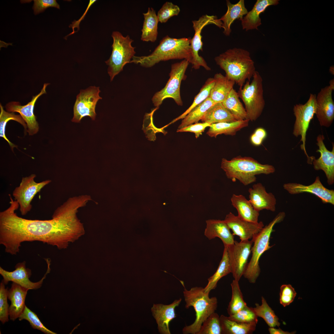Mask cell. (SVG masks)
<instances>
[{"label":"cell","mask_w":334,"mask_h":334,"mask_svg":"<svg viewBox=\"0 0 334 334\" xmlns=\"http://www.w3.org/2000/svg\"><path fill=\"white\" fill-rule=\"evenodd\" d=\"M9 195L10 206L0 212V244L6 252L16 255L23 242L34 241L65 249L84 234L76 215L88 202L84 196L70 198L55 210L51 219L42 220L18 216L15 211L19 205Z\"/></svg>","instance_id":"1"},{"label":"cell","mask_w":334,"mask_h":334,"mask_svg":"<svg viewBox=\"0 0 334 334\" xmlns=\"http://www.w3.org/2000/svg\"><path fill=\"white\" fill-rule=\"evenodd\" d=\"M191 38H175L166 36L150 55L134 56L130 63L150 67L162 61L170 59L186 60L191 63L192 56L190 46Z\"/></svg>","instance_id":"2"},{"label":"cell","mask_w":334,"mask_h":334,"mask_svg":"<svg viewBox=\"0 0 334 334\" xmlns=\"http://www.w3.org/2000/svg\"><path fill=\"white\" fill-rule=\"evenodd\" d=\"M216 64L225 76L240 87L250 81L255 71L254 62L249 52L240 48L230 49L215 58Z\"/></svg>","instance_id":"3"},{"label":"cell","mask_w":334,"mask_h":334,"mask_svg":"<svg viewBox=\"0 0 334 334\" xmlns=\"http://www.w3.org/2000/svg\"><path fill=\"white\" fill-rule=\"evenodd\" d=\"M221 168L228 178L233 182L238 180L246 186L256 182V175L269 174L275 171L272 165L262 164L251 157L240 156L230 160L222 158Z\"/></svg>","instance_id":"4"},{"label":"cell","mask_w":334,"mask_h":334,"mask_svg":"<svg viewBox=\"0 0 334 334\" xmlns=\"http://www.w3.org/2000/svg\"><path fill=\"white\" fill-rule=\"evenodd\" d=\"M183 294L186 302L185 308H194L196 318L191 324L186 326L182 329L184 334H197L203 322L217 307L218 301L216 297L209 298L208 293H205L203 288L196 286L187 290L184 286Z\"/></svg>","instance_id":"5"},{"label":"cell","mask_w":334,"mask_h":334,"mask_svg":"<svg viewBox=\"0 0 334 334\" xmlns=\"http://www.w3.org/2000/svg\"><path fill=\"white\" fill-rule=\"evenodd\" d=\"M285 216L284 212H279L268 225L251 239L253 246L251 247L252 255L243 276L251 283H255L260 273L259 259L262 254L272 246L269 245L272 233L275 225L283 221Z\"/></svg>","instance_id":"6"},{"label":"cell","mask_w":334,"mask_h":334,"mask_svg":"<svg viewBox=\"0 0 334 334\" xmlns=\"http://www.w3.org/2000/svg\"><path fill=\"white\" fill-rule=\"evenodd\" d=\"M252 78L251 82L247 80L242 87H240L237 93L244 104L247 119L254 121L262 114L265 102L262 77L255 71Z\"/></svg>","instance_id":"7"},{"label":"cell","mask_w":334,"mask_h":334,"mask_svg":"<svg viewBox=\"0 0 334 334\" xmlns=\"http://www.w3.org/2000/svg\"><path fill=\"white\" fill-rule=\"evenodd\" d=\"M111 36L113 40L112 52L109 58L105 61L108 66V73L111 81L123 70L126 64L130 63L136 53L135 48L131 45L133 40L129 35L124 36L119 32L115 31Z\"/></svg>","instance_id":"8"},{"label":"cell","mask_w":334,"mask_h":334,"mask_svg":"<svg viewBox=\"0 0 334 334\" xmlns=\"http://www.w3.org/2000/svg\"><path fill=\"white\" fill-rule=\"evenodd\" d=\"M186 60L172 65L169 78L165 87L153 96L152 101L154 105L159 107L163 101L168 98L173 99L178 105H183L180 88L182 81L189 64Z\"/></svg>","instance_id":"9"},{"label":"cell","mask_w":334,"mask_h":334,"mask_svg":"<svg viewBox=\"0 0 334 334\" xmlns=\"http://www.w3.org/2000/svg\"><path fill=\"white\" fill-rule=\"evenodd\" d=\"M316 95L310 94L309 98L304 104H297L293 106V110L295 118L293 134L296 137H301L302 142L301 148L307 156V163L312 164L314 156H309L306 149V136L311 120L315 113L316 105Z\"/></svg>","instance_id":"10"},{"label":"cell","mask_w":334,"mask_h":334,"mask_svg":"<svg viewBox=\"0 0 334 334\" xmlns=\"http://www.w3.org/2000/svg\"><path fill=\"white\" fill-rule=\"evenodd\" d=\"M192 22L195 34L191 38L190 42L192 56L191 63L193 68L195 69H199L200 66H202L206 70L210 71L211 68L208 65L204 58L199 54V51L203 50L202 31L205 26L209 24H214L220 28H222V23L216 16L207 15H202L198 20L192 21Z\"/></svg>","instance_id":"11"},{"label":"cell","mask_w":334,"mask_h":334,"mask_svg":"<svg viewBox=\"0 0 334 334\" xmlns=\"http://www.w3.org/2000/svg\"><path fill=\"white\" fill-rule=\"evenodd\" d=\"M36 177L35 174H32L23 177L19 186L13 192L12 195L19 205V211L22 215H26L31 210V203L35 196L51 182L50 180H46L37 182L34 180Z\"/></svg>","instance_id":"12"},{"label":"cell","mask_w":334,"mask_h":334,"mask_svg":"<svg viewBox=\"0 0 334 334\" xmlns=\"http://www.w3.org/2000/svg\"><path fill=\"white\" fill-rule=\"evenodd\" d=\"M100 92L99 87L95 86L80 91L74 106L72 122H79L85 116L89 117L92 120L95 119L96 105L99 100L102 99L99 95Z\"/></svg>","instance_id":"13"},{"label":"cell","mask_w":334,"mask_h":334,"mask_svg":"<svg viewBox=\"0 0 334 334\" xmlns=\"http://www.w3.org/2000/svg\"><path fill=\"white\" fill-rule=\"evenodd\" d=\"M253 243L252 240L240 242L235 241L233 244L227 247L231 273L234 279L238 281L243 276L248 263Z\"/></svg>","instance_id":"14"},{"label":"cell","mask_w":334,"mask_h":334,"mask_svg":"<svg viewBox=\"0 0 334 334\" xmlns=\"http://www.w3.org/2000/svg\"><path fill=\"white\" fill-rule=\"evenodd\" d=\"M45 259L47 264V270L43 277L39 281L34 282L29 280V278L32 274L31 271L26 268V262L24 261L17 263L15 266V269L11 272L5 270L0 267V274L3 278L2 282L6 285L9 282L12 281L29 289H39L41 287L46 275L50 271L51 260L49 258Z\"/></svg>","instance_id":"15"},{"label":"cell","mask_w":334,"mask_h":334,"mask_svg":"<svg viewBox=\"0 0 334 334\" xmlns=\"http://www.w3.org/2000/svg\"><path fill=\"white\" fill-rule=\"evenodd\" d=\"M334 90V79L329 85L322 88L316 96V108L315 114L321 126L329 127L334 119V102L332 92Z\"/></svg>","instance_id":"16"},{"label":"cell","mask_w":334,"mask_h":334,"mask_svg":"<svg viewBox=\"0 0 334 334\" xmlns=\"http://www.w3.org/2000/svg\"><path fill=\"white\" fill-rule=\"evenodd\" d=\"M49 84V83H45L39 93L33 96L31 101L26 105H22L18 102L11 101L8 103L5 106L8 112H16L20 114L26 123L28 127L27 131L30 135L36 134L39 130V125L34 113V107L38 98L42 95L46 93V88Z\"/></svg>","instance_id":"17"},{"label":"cell","mask_w":334,"mask_h":334,"mask_svg":"<svg viewBox=\"0 0 334 334\" xmlns=\"http://www.w3.org/2000/svg\"><path fill=\"white\" fill-rule=\"evenodd\" d=\"M283 187L290 194L310 193L318 197L323 203L334 205V190H329L324 187L318 176L316 177L313 183L309 185L295 182L287 183L284 184Z\"/></svg>","instance_id":"18"},{"label":"cell","mask_w":334,"mask_h":334,"mask_svg":"<svg viewBox=\"0 0 334 334\" xmlns=\"http://www.w3.org/2000/svg\"><path fill=\"white\" fill-rule=\"evenodd\" d=\"M324 139L323 135H319L317 137L316 144L319 148L316 152H319L320 155L317 159L313 158L312 164L315 170L323 171L328 183L332 185L334 183V145L332 143V150H328L324 144Z\"/></svg>","instance_id":"19"},{"label":"cell","mask_w":334,"mask_h":334,"mask_svg":"<svg viewBox=\"0 0 334 334\" xmlns=\"http://www.w3.org/2000/svg\"><path fill=\"white\" fill-rule=\"evenodd\" d=\"M224 220L232 231L233 234L239 237L241 241L252 239L264 227L262 221L257 223L248 222L231 212L226 216Z\"/></svg>","instance_id":"20"},{"label":"cell","mask_w":334,"mask_h":334,"mask_svg":"<svg viewBox=\"0 0 334 334\" xmlns=\"http://www.w3.org/2000/svg\"><path fill=\"white\" fill-rule=\"evenodd\" d=\"M182 300L181 298L175 300L171 304L165 305L154 304L151 310L158 325L159 332L161 334H171L169 329L170 322L176 317L175 309Z\"/></svg>","instance_id":"21"},{"label":"cell","mask_w":334,"mask_h":334,"mask_svg":"<svg viewBox=\"0 0 334 334\" xmlns=\"http://www.w3.org/2000/svg\"><path fill=\"white\" fill-rule=\"evenodd\" d=\"M248 191L249 193V200L255 210L259 212L263 209L275 211L276 198L272 193L267 192L261 183L254 184Z\"/></svg>","instance_id":"22"},{"label":"cell","mask_w":334,"mask_h":334,"mask_svg":"<svg viewBox=\"0 0 334 334\" xmlns=\"http://www.w3.org/2000/svg\"><path fill=\"white\" fill-rule=\"evenodd\" d=\"M206 222L204 234L209 240L218 237L221 240L224 246L227 247L234 243V235L224 220L209 219Z\"/></svg>","instance_id":"23"},{"label":"cell","mask_w":334,"mask_h":334,"mask_svg":"<svg viewBox=\"0 0 334 334\" xmlns=\"http://www.w3.org/2000/svg\"><path fill=\"white\" fill-rule=\"evenodd\" d=\"M29 289L13 282L8 290V298L11 302L9 308L11 320L14 321L22 314L25 305V301Z\"/></svg>","instance_id":"24"},{"label":"cell","mask_w":334,"mask_h":334,"mask_svg":"<svg viewBox=\"0 0 334 334\" xmlns=\"http://www.w3.org/2000/svg\"><path fill=\"white\" fill-rule=\"evenodd\" d=\"M278 0H257L252 9L248 12L241 20L243 29L246 31L253 29L258 30L261 24L260 14L263 12L266 9L271 5H277Z\"/></svg>","instance_id":"25"},{"label":"cell","mask_w":334,"mask_h":334,"mask_svg":"<svg viewBox=\"0 0 334 334\" xmlns=\"http://www.w3.org/2000/svg\"><path fill=\"white\" fill-rule=\"evenodd\" d=\"M226 1L227 11L219 19L222 23V27L224 29V34L229 36L231 32V26L233 22L236 19L241 20L243 16L246 15L248 11L245 6L244 0H240L235 4H232L229 0Z\"/></svg>","instance_id":"26"},{"label":"cell","mask_w":334,"mask_h":334,"mask_svg":"<svg viewBox=\"0 0 334 334\" xmlns=\"http://www.w3.org/2000/svg\"><path fill=\"white\" fill-rule=\"evenodd\" d=\"M231 201L233 206L237 210L238 216L250 222H258L259 212L255 210L249 200L243 195L233 194Z\"/></svg>","instance_id":"27"},{"label":"cell","mask_w":334,"mask_h":334,"mask_svg":"<svg viewBox=\"0 0 334 334\" xmlns=\"http://www.w3.org/2000/svg\"><path fill=\"white\" fill-rule=\"evenodd\" d=\"M213 78L215 83L209 97L215 103H222L233 88L235 83L221 73L216 74Z\"/></svg>","instance_id":"28"},{"label":"cell","mask_w":334,"mask_h":334,"mask_svg":"<svg viewBox=\"0 0 334 334\" xmlns=\"http://www.w3.org/2000/svg\"><path fill=\"white\" fill-rule=\"evenodd\" d=\"M143 22L141 40L143 41L155 42L158 35V24L159 22L157 15L154 9L149 7L147 12L143 13Z\"/></svg>","instance_id":"29"},{"label":"cell","mask_w":334,"mask_h":334,"mask_svg":"<svg viewBox=\"0 0 334 334\" xmlns=\"http://www.w3.org/2000/svg\"><path fill=\"white\" fill-rule=\"evenodd\" d=\"M249 120L246 119L231 122H221L212 124L206 134L211 137L216 138L219 135L224 134L232 136L237 132L248 126Z\"/></svg>","instance_id":"30"},{"label":"cell","mask_w":334,"mask_h":334,"mask_svg":"<svg viewBox=\"0 0 334 334\" xmlns=\"http://www.w3.org/2000/svg\"><path fill=\"white\" fill-rule=\"evenodd\" d=\"M222 334H250L255 330L257 322L242 323L221 315L220 316Z\"/></svg>","instance_id":"31"},{"label":"cell","mask_w":334,"mask_h":334,"mask_svg":"<svg viewBox=\"0 0 334 334\" xmlns=\"http://www.w3.org/2000/svg\"><path fill=\"white\" fill-rule=\"evenodd\" d=\"M201 120L203 122H207L210 124L237 121L221 102L215 103L211 107Z\"/></svg>","instance_id":"32"},{"label":"cell","mask_w":334,"mask_h":334,"mask_svg":"<svg viewBox=\"0 0 334 334\" xmlns=\"http://www.w3.org/2000/svg\"><path fill=\"white\" fill-rule=\"evenodd\" d=\"M231 273V269L228 256L227 246L224 248L222 259L215 272L208 279V283L203 290L205 293L209 294L215 289L219 280L222 277Z\"/></svg>","instance_id":"33"},{"label":"cell","mask_w":334,"mask_h":334,"mask_svg":"<svg viewBox=\"0 0 334 334\" xmlns=\"http://www.w3.org/2000/svg\"><path fill=\"white\" fill-rule=\"evenodd\" d=\"M222 103L236 120L248 119L245 108L240 101L237 92L233 88Z\"/></svg>","instance_id":"34"},{"label":"cell","mask_w":334,"mask_h":334,"mask_svg":"<svg viewBox=\"0 0 334 334\" xmlns=\"http://www.w3.org/2000/svg\"><path fill=\"white\" fill-rule=\"evenodd\" d=\"M215 103L209 97L192 109L183 119L178 129H180L201 120L207 110Z\"/></svg>","instance_id":"35"},{"label":"cell","mask_w":334,"mask_h":334,"mask_svg":"<svg viewBox=\"0 0 334 334\" xmlns=\"http://www.w3.org/2000/svg\"><path fill=\"white\" fill-rule=\"evenodd\" d=\"M261 305L256 303L255 307L253 308L255 314L258 317L263 318L270 327H279L280 323L279 322L278 318L263 296L261 297Z\"/></svg>","instance_id":"36"},{"label":"cell","mask_w":334,"mask_h":334,"mask_svg":"<svg viewBox=\"0 0 334 334\" xmlns=\"http://www.w3.org/2000/svg\"><path fill=\"white\" fill-rule=\"evenodd\" d=\"M213 78H209L195 96L194 101L189 108L182 114L173 119L169 125L173 123L180 119H183L192 109L209 97L211 89L214 84Z\"/></svg>","instance_id":"37"},{"label":"cell","mask_w":334,"mask_h":334,"mask_svg":"<svg viewBox=\"0 0 334 334\" xmlns=\"http://www.w3.org/2000/svg\"><path fill=\"white\" fill-rule=\"evenodd\" d=\"M238 282L234 279L231 284L232 297L227 308L229 315L237 313L247 306L243 299Z\"/></svg>","instance_id":"38"},{"label":"cell","mask_w":334,"mask_h":334,"mask_svg":"<svg viewBox=\"0 0 334 334\" xmlns=\"http://www.w3.org/2000/svg\"><path fill=\"white\" fill-rule=\"evenodd\" d=\"M0 136L6 141L12 151L14 147L17 146L11 143L6 138L5 133L6 124L11 120L15 121L21 124L24 127L26 131H27V124L20 115H16L14 112L9 113L6 111L1 104H0Z\"/></svg>","instance_id":"39"},{"label":"cell","mask_w":334,"mask_h":334,"mask_svg":"<svg viewBox=\"0 0 334 334\" xmlns=\"http://www.w3.org/2000/svg\"><path fill=\"white\" fill-rule=\"evenodd\" d=\"M197 334H222L220 316L215 312L203 322Z\"/></svg>","instance_id":"40"},{"label":"cell","mask_w":334,"mask_h":334,"mask_svg":"<svg viewBox=\"0 0 334 334\" xmlns=\"http://www.w3.org/2000/svg\"><path fill=\"white\" fill-rule=\"evenodd\" d=\"M18 318L19 321L23 319L26 320L29 323L32 328L40 330L45 334H56L45 326L41 321L37 315L26 306L23 313Z\"/></svg>","instance_id":"41"},{"label":"cell","mask_w":334,"mask_h":334,"mask_svg":"<svg viewBox=\"0 0 334 334\" xmlns=\"http://www.w3.org/2000/svg\"><path fill=\"white\" fill-rule=\"evenodd\" d=\"M159 107H156L149 113L145 114L143 121V128L147 137L151 140H154L156 139L155 134L156 132H161L164 134L166 132L163 128L161 129L156 128L153 124V115L155 111Z\"/></svg>","instance_id":"42"},{"label":"cell","mask_w":334,"mask_h":334,"mask_svg":"<svg viewBox=\"0 0 334 334\" xmlns=\"http://www.w3.org/2000/svg\"><path fill=\"white\" fill-rule=\"evenodd\" d=\"M231 319L242 323H250L258 322V316L253 308L247 305L237 313L229 315Z\"/></svg>","instance_id":"43"},{"label":"cell","mask_w":334,"mask_h":334,"mask_svg":"<svg viewBox=\"0 0 334 334\" xmlns=\"http://www.w3.org/2000/svg\"><path fill=\"white\" fill-rule=\"evenodd\" d=\"M180 11L177 5L171 2H166L157 12L159 22L162 23L166 22L171 17L178 15Z\"/></svg>","instance_id":"44"},{"label":"cell","mask_w":334,"mask_h":334,"mask_svg":"<svg viewBox=\"0 0 334 334\" xmlns=\"http://www.w3.org/2000/svg\"><path fill=\"white\" fill-rule=\"evenodd\" d=\"M1 282L0 284V320L4 324L9 320V306L7 302L8 289Z\"/></svg>","instance_id":"45"},{"label":"cell","mask_w":334,"mask_h":334,"mask_svg":"<svg viewBox=\"0 0 334 334\" xmlns=\"http://www.w3.org/2000/svg\"><path fill=\"white\" fill-rule=\"evenodd\" d=\"M297 293L290 284L283 285L280 287V302L284 307L289 305L293 301Z\"/></svg>","instance_id":"46"},{"label":"cell","mask_w":334,"mask_h":334,"mask_svg":"<svg viewBox=\"0 0 334 334\" xmlns=\"http://www.w3.org/2000/svg\"><path fill=\"white\" fill-rule=\"evenodd\" d=\"M32 7L35 15L44 11L47 8L52 7L60 9L59 4L55 0H34Z\"/></svg>","instance_id":"47"},{"label":"cell","mask_w":334,"mask_h":334,"mask_svg":"<svg viewBox=\"0 0 334 334\" xmlns=\"http://www.w3.org/2000/svg\"><path fill=\"white\" fill-rule=\"evenodd\" d=\"M211 124L206 122L195 123L191 124L181 129H178L177 132H193L195 134L196 138H198L202 135L206 128L209 127Z\"/></svg>","instance_id":"48"},{"label":"cell","mask_w":334,"mask_h":334,"mask_svg":"<svg viewBox=\"0 0 334 334\" xmlns=\"http://www.w3.org/2000/svg\"><path fill=\"white\" fill-rule=\"evenodd\" d=\"M267 136V133L262 128L257 129L250 137V141L253 144L256 146L260 145Z\"/></svg>","instance_id":"49"},{"label":"cell","mask_w":334,"mask_h":334,"mask_svg":"<svg viewBox=\"0 0 334 334\" xmlns=\"http://www.w3.org/2000/svg\"><path fill=\"white\" fill-rule=\"evenodd\" d=\"M96 1V0H90L86 10V11L84 12V14L83 15L81 16V18H80V19L78 21H74L73 22L72 24L69 25V27H71L72 28L73 31L71 33H70L68 35L66 36L65 38V39L68 36L71 35L72 34H74L75 33V32L74 31V29L75 28H77L78 29H79V25L80 24V23L81 21L83 19V18H84V17L85 16V15L86 14V13L87 12V11L89 9L90 6Z\"/></svg>","instance_id":"50"},{"label":"cell","mask_w":334,"mask_h":334,"mask_svg":"<svg viewBox=\"0 0 334 334\" xmlns=\"http://www.w3.org/2000/svg\"><path fill=\"white\" fill-rule=\"evenodd\" d=\"M268 330L270 334H293L296 333L295 331L291 332L284 331L280 328L276 329L274 328V327H270L268 328Z\"/></svg>","instance_id":"51"}]
</instances>
